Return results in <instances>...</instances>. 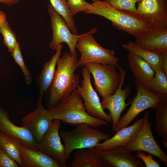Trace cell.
I'll return each instance as SVG.
<instances>
[{
	"label": "cell",
	"instance_id": "27",
	"mask_svg": "<svg viewBox=\"0 0 167 167\" xmlns=\"http://www.w3.org/2000/svg\"><path fill=\"white\" fill-rule=\"evenodd\" d=\"M54 9L65 19L71 32L78 35L75 21L68 6L67 0H49Z\"/></svg>",
	"mask_w": 167,
	"mask_h": 167
},
{
	"label": "cell",
	"instance_id": "10",
	"mask_svg": "<svg viewBox=\"0 0 167 167\" xmlns=\"http://www.w3.org/2000/svg\"><path fill=\"white\" fill-rule=\"evenodd\" d=\"M83 77L81 85L76 90L84 101L87 113L90 115L107 122H112L110 114L106 113L103 108L97 92L93 88L91 79V73L85 66L82 70Z\"/></svg>",
	"mask_w": 167,
	"mask_h": 167
},
{
	"label": "cell",
	"instance_id": "24",
	"mask_svg": "<svg viewBox=\"0 0 167 167\" xmlns=\"http://www.w3.org/2000/svg\"><path fill=\"white\" fill-rule=\"evenodd\" d=\"M155 127L156 132L167 148V98L163 99L155 109Z\"/></svg>",
	"mask_w": 167,
	"mask_h": 167
},
{
	"label": "cell",
	"instance_id": "15",
	"mask_svg": "<svg viewBox=\"0 0 167 167\" xmlns=\"http://www.w3.org/2000/svg\"><path fill=\"white\" fill-rule=\"evenodd\" d=\"M93 151L105 161L109 167H143V162L121 147L108 150Z\"/></svg>",
	"mask_w": 167,
	"mask_h": 167
},
{
	"label": "cell",
	"instance_id": "19",
	"mask_svg": "<svg viewBox=\"0 0 167 167\" xmlns=\"http://www.w3.org/2000/svg\"><path fill=\"white\" fill-rule=\"evenodd\" d=\"M127 57L135 85L143 86L154 77L155 71L148 62L137 55L129 52Z\"/></svg>",
	"mask_w": 167,
	"mask_h": 167
},
{
	"label": "cell",
	"instance_id": "18",
	"mask_svg": "<svg viewBox=\"0 0 167 167\" xmlns=\"http://www.w3.org/2000/svg\"><path fill=\"white\" fill-rule=\"evenodd\" d=\"M0 132L36 148L37 144L31 133L23 126H18L13 123L10 120L9 114L0 105Z\"/></svg>",
	"mask_w": 167,
	"mask_h": 167
},
{
	"label": "cell",
	"instance_id": "6",
	"mask_svg": "<svg viewBox=\"0 0 167 167\" xmlns=\"http://www.w3.org/2000/svg\"><path fill=\"white\" fill-rule=\"evenodd\" d=\"M84 66L92 75L96 89L103 98L115 92L122 77L121 73L117 71L116 65L90 62Z\"/></svg>",
	"mask_w": 167,
	"mask_h": 167
},
{
	"label": "cell",
	"instance_id": "37",
	"mask_svg": "<svg viewBox=\"0 0 167 167\" xmlns=\"http://www.w3.org/2000/svg\"><path fill=\"white\" fill-rule=\"evenodd\" d=\"M6 21V17L5 13L0 10V31L2 24Z\"/></svg>",
	"mask_w": 167,
	"mask_h": 167
},
{
	"label": "cell",
	"instance_id": "38",
	"mask_svg": "<svg viewBox=\"0 0 167 167\" xmlns=\"http://www.w3.org/2000/svg\"><path fill=\"white\" fill-rule=\"evenodd\" d=\"M92 0L93 2H94L97 1V0Z\"/></svg>",
	"mask_w": 167,
	"mask_h": 167
},
{
	"label": "cell",
	"instance_id": "35",
	"mask_svg": "<svg viewBox=\"0 0 167 167\" xmlns=\"http://www.w3.org/2000/svg\"><path fill=\"white\" fill-rule=\"evenodd\" d=\"M162 56V61L161 65V69L167 76V50L161 53Z\"/></svg>",
	"mask_w": 167,
	"mask_h": 167
},
{
	"label": "cell",
	"instance_id": "12",
	"mask_svg": "<svg viewBox=\"0 0 167 167\" xmlns=\"http://www.w3.org/2000/svg\"><path fill=\"white\" fill-rule=\"evenodd\" d=\"M42 97L39 96L36 109L22 119L23 126L31 133L37 144L50 127L54 120L49 112L42 104Z\"/></svg>",
	"mask_w": 167,
	"mask_h": 167
},
{
	"label": "cell",
	"instance_id": "36",
	"mask_svg": "<svg viewBox=\"0 0 167 167\" xmlns=\"http://www.w3.org/2000/svg\"><path fill=\"white\" fill-rule=\"evenodd\" d=\"M19 0H0V3L11 6L19 2Z\"/></svg>",
	"mask_w": 167,
	"mask_h": 167
},
{
	"label": "cell",
	"instance_id": "32",
	"mask_svg": "<svg viewBox=\"0 0 167 167\" xmlns=\"http://www.w3.org/2000/svg\"><path fill=\"white\" fill-rule=\"evenodd\" d=\"M131 103V101L127 103L124 102L118 105L112 106L108 109L109 112V114L113 122L112 129L114 131H115L122 112Z\"/></svg>",
	"mask_w": 167,
	"mask_h": 167
},
{
	"label": "cell",
	"instance_id": "8",
	"mask_svg": "<svg viewBox=\"0 0 167 167\" xmlns=\"http://www.w3.org/2000/svg\"><path fill=\"white\" fill-rule=\"evenodd\" d=\"M48 12L50 18L52 30V39L49 47L56 51L58 46L63 42L66 43L69 48L70 55L77 58L76 46L77 41L83 33L75 35L71 32L64 18L58 14L50 4L48 5Z\"/></svg>",
	"mask_w": 167,
	"mask_h": 167
},
{
	"label": "cell",
	"instance_id": "25",
	"mask_svg": "<svg viewBox=\"0 0 167 167\" xmlns=\"http://www.w3.org/2000/svg\"><path fill=\"white\" fill-rule=\"evenodd\" d=\"M155 72L154 77L143 86L148 91L167 98V76L161 69Z\"/></svg>",
	"mask_w": 167,
	"mask_h": 167
},
{
	"label": "cell",
	"instance_id": "23",
	"mask_svg": "<svg viewBox=\"0 0 167 167\" xmlns=\"http://www.w3.org/2000/svg\"><path fill=\"white\" fill-rule=\"evenodd\" d=\"M116 66L118 68L121 74V80L118 89L115 92L103 98L101 104L103 109H108L112 106L125 102V100L131 92L130 88L128 86H126L124 89H122V86L124 83L126 72L125 70L118 64Z\"/></svg>",
	"mask_w": 167,
	"mask_h": 167
},
{
	"label": "cell",
	"instance_id": "4",
	"mask_svg": "<svg viewBox=\"0 0 167 167\" xmlns=\"http://www.w3.org/2000/svg\"><path fill=\"white\" fill-rule=\"evenodd\" d=\"M59 134L64 141L65 156L67 160L73 151L93 149L101 141L110 138L109 135L86 123L76 125L72 130L62 131Z\"/></svg>",
	"mask_w": 167,
	"mask_h": 167
},
{
	"label": "cell",
	"instance_id": "2",
	"mask_svg": "<svg viewBox=\"0 0 167 167\" xmlns=\"http://www.w3.org/2000/svg\"><path fill=\"white\" fill-rule=\"evenodd\" d=\"M92 4V8L85 13L103 17L110 21L112 25L117 29L135 37L143 32L151 28L146 20L135 13L117 9L105 1L97 0Z\"/></svg>",
	"mask_w": 167,
	"mask_h": 167
},
{
	"label": "cell",
	"instance_id": "28",
	"mask_svg": "<svg viewBox=\"0 0 167 167\" xmlns=\"http://www.w3.org/2000/svg\"><path fill=\"white\" fill-rule=\"evenodd\" d=\"M11 54L15 62L21 68L27 84H30L32 80V75L25 64L18 42Z\"/></svg>",
	"mask_w": 167,
	"mask_h": 167
},
{
	"label": "cell",
	"instance_id": "17",
	"mask_svg": "<svg viewBox=\"0 0 167 167\" xmlns=\"http://www.w3.org/2000/svg\"><path fill=\"white\" fill-rule=\"evenodd\" d=\"M144 120L143 116L135 121L131 126L121 129L117 131L112 137L103 142L100 143L93 149L99 151L108 150L126 145L133 139L138 133L142 127Z\"/></svg>",
	"mask_w": 167,
	"mask_h": 167
},
{
	"label": "cell",
	"instance_id": "29",
	"mask_svg": "<svg viewBox=\"0 0 167 167\" xmlns=\"http://www.w3.org/2000/svg\"><path fill=\"white\" fill-rule=\"evenodd\" d=\"M0 33L3 37V41L8 51L11 53L18 42L15 33L11 29L7 21L3 23L0 28Z\"/></svg>",
	"mask_w": 167,
	"mask_h": 167
},
{
	"label": "cell",
	"instance_id": "16",
	"mask_svg": "<svg viewBox=\"0 0 167 167\" xmlns=\"http://www.w3.org/2000/svg\"><path fill=\"white\" fill-rule=\"evenodd\" d=\"M136 38L135 43L145 49L161 53L167 50V27L151 28Z\"/></svg>",
	"mask_w": 167,
	"mask_h": 167
},
{
	"label": "cell",
	"instance_id": "34",
	"mask_svg": "<svg viewBox=\"0 0 167 167\" xmlns=\"http://www.w3.org/2000/svg\"><path fill=\"white\" fill-rule=\"evenodd\" d=\"M19 167V164L11 158L0 146V167Z\"/></svg>",
	"mask_w": 167,
	"mask_h": 167
},
{
	"label": "cell",
	"instance_id": "20",
	"mask_svg": "<svg viewBox=\"0 0 167 167\" xmlns=\"http://www.w3.org/2000/svg\"><path fill=\"white\" fill-rule=\"evenodd\" d=\"M62 47V44L58 46L55 54L45 63L43 69L37 77L36 82L39 88V96L43 97L52 82L58 60L61 55Z\"/></svg>",
	"mask_w": 167,
	"mask_h": 167
},
{
	"label": "cell",
	"instance_id": "21",
	"mask_svg": "<svg viewBox=\"0 0 167 167\" xmlns=\"http://www.w3.org/2000/svg\"><path fill=\"white\" fill-rule=\"evenodd\" d=\"M72 167H109L107 163L95 153L93 149L77 150Z\"/></svg>",
	"mask_w": 167,
	"mask_h": 167
},
{
	"label": "cell",
	"instance_id": "26",
	"mask_svg": "<svg viewBox=\"0 0 167 167\" xmlns=\"http://www.w3.org/2000/svg\"><path fill=\"white\" fill-rule=\"evenodd\" d=\"M18 139L5 135L0 132V146L6 153L21 167Z\"/></svg>",
	"mask_w": 167,
	"mask_h": 167
},
{
	"label": "cell",
	"instance_id": "33",
	"mask_svg": "<svg viewBox=\"0 0 167 167\" xmlns=\"http://www.w3.org/2000/svg\"><path fill=\"white\" fill-rule=\"evenodd\" d=\"M135 156L142 160L146 167H160L159 163L154 160L152 155L149 153L148 155L143 151H136Z\"/></svg>",
	"mask_w": 167,
	"mask_h": 167
},
{
	"label": "cell",
	"instance_id": "7",
	"mask_svg": "<svg viewBox=\"0 0 167 167\" xmlns=\"http://www.w3.org/2000/svg\"><path fill=\"white\" fill-rule=\"evenodd\" d=\"M150 114L149 111L144 112V120L140 129L132 141L121 147L128 152L135 151L147 152L157 157L167 166V155L158 145L152 135V124L149 120Z\"/></svg>",
	"mask_w": 167,
	"mask_h": 167
},
{
	"label": "cell",
	"instance_id": "1",
	"mask_svg": "<svg viewBox=\"0 0 167 167\" xmlns=\"http://www.w3.org/2000/svg\"><path fill=\"white\" fill-rule=\"evenodd\" d=\"M78 67L77 58L68 52L58 59L53 80L45 92V102L49 109L66 98L76 89L79 82V75L75 73Z\"/></svg>",
	"mask_w": 167,
	"mask_h": 167
},
{
	"label": "cell",
	"instance_id": "14",
	"mask_svg": "<svg viewBox=\"0 0 167 167\" xmlns=\"http://www.w3.org/2000/svg\"><path fill=\"white\" fill-rule=\"evenodd\" d=\"M21 167H67L59 163L33 146L25 144L18 139Z\"/></svg>",
	"mask_w": 167,
	"mask_h": 167
},
{
	"label": "cell",
	"instance_id": "11",
	"mask_svg": "<svg viewBox=\"0 0 167 167\" xmlns=\"http://www.w3.org/2000/svg\"><path fill=\"white\" fill-rule=\"evenodd\" d=\"M61 123L59 120H53L49 128L37 144L36 148L56 161L66 165L67 160L59 133Z\"/></svg>",
	"mask_w": 167,
	"mask_h": 167
},
{
	"label": "cell",
	"instance_id": "3",
	"mask_svg": "<svg viewBox=\"0 0 167 167\" xmlns=\"http://www.w3.org/2000/svg\"><path fill=\"white\" fill-rule=\"evenodd\" d=\"M49 110L54 120H59L66 125L86 123L96 128L108 123L87 113L83 100L76 89Z\"/></svg>",
	"mask_w": 167,
	"mask_h": 167
},
{
	"label": "cell",
	"instance_id": "22",
	"mask_svg": "<svg viewBox=\"0 0 167 167\" xmlns=\"http://www.w3.org/2000/svg\"><path fill=\"white\" fill-rule=\"evenodd\" d=\"M122 47L129 52L137 55L146 61L155 71L161 69L162 61L161 53L152 52L143 49L132 41L123 44Z\"/></svg>",
	"mask_w": 167,
	"mask_h": 167
},
{
	"label": "cell",
	"instance_id": "5",
	"mask_svg": "<svg viewBox=\"0 0 167 167\" xmlns=\"http://www.w3.org/2000/svg\"><path fill=\"white\" fill-rule=\"evenodd\" d=\"M97 31L96 28L92 29L83 33L77 41L76 48L81 54L80 58L78 60V67L84 66L90 62L118 65L119 58L115 57L114 51L102 47L92 36Z\"/></svg>",
	"mask_w": 167,
	"mask_h": 167
},
{
	"label": "cell",
	"instance_id": "13",
	"mask_svg": "<svg viewBox=\"0 0 167 167\" xmlns=\"http://www.w3.org/2000/svg\"><path fill=\"white\" fill-rule=\"evenodd\" d=\"M135 13L146 20L151 28L167 27V0H142Z\"/></svg>",
	"mask_w": 167,
	"mask_h": 167
},
{
	"label": "cell",
	"instance_id": "30",
	"mask_svg": "<svg viewBox=\"0 0 167 167\" xmlns=\"http://www.w3.org/2000/svg\"><path fill=\"white\" fill-rule=\"evenodd\" d=\"M108 2L114 8L122 10L135 13L137 8L135 4L142 0H104Z\"/></svg>",
	"mask_w": 167,
	"mask_h": 167
},
{
	"label": "cell",
	"instance_id": "31",
	"mask_svg": "<svg viewBox=\"0 0 167 167\" xmlns=\"http://www.w3.org/2000/svg\"><path fill=\"white\" fill-rule=\"evenodd\" d=\"M67 3L73 16L80 11L85 13L92 7V3H89L84 0H67Z\"/></svg>",
	"mask_w": 167,
	"mask_h": 167
},
{
	"label": "cell",
	"instance_id": "9",
	"mask_svg": "<svg viewBox=\"0 0 167 167\" xmlns=\"http://www.w3.org/2000/svg\"><path fill=\"white\" fill-rule=\"evenodd\" d=\"M135 87L136 95L132 100L131 105L126 113L120 119L115 132L128 126L144 110L149 108L155 109L164 98L161 95L148 91L140 84L135 85Z\"/></svg>",
	"mask_w": 167,
	"mask_h": 167
}]
</instances>
